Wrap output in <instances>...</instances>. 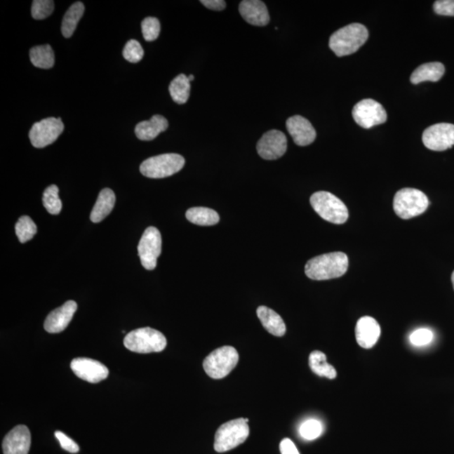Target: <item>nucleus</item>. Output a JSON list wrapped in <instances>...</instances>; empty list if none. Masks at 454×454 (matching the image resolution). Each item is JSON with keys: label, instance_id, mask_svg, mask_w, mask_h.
<instances>
[{"label": "nucleus", "instance_id": "24", "mask_svg": "<svg viewBox=\"0 0 454 454\" xmlns=\"http://www.w3.org/2000/svg\"><path fill=\"white\" fill-rule=\"evenodd\" d=\"M309 366L312 372L320 377H326L329 380L337 378L336 369L326 362V356L321 351H313L309 357Z\"/></svg>", "mask_w": 454, "mask_h": 454}, {"label": "nucleus", "instance_id": "22", "mask_svg": "<svg viewBox=\"0 0 454 454\" xmlns=\"http://www.w3.org/2000/svg\"><path fill=\"white\" fill-rule=\"evenodd\" d=\"M116 203V195L113 190L105 189L101 190L91 215L93 223H99L112 211Z\"/></svg>", "mask_w": 454, "mask_h": 454}, {"label": "nucleus", "instance_id": "20", "mask_svg": "<svg viewBox=\"0 0 454 454\" xmlns=\"http://www.w3.org/2000/svg\"><path fill=\"white\" fill-rule=\"evenodd\" d=\"M168 127V122L166 118L159 114H156L149 121L138 123L135 126V133L138 138L142 141H152L160 133L166 131Z\"/></svg>", "mask_w": 454, "mask_h": 454}, {"label": "nucleus", "instance_id": "27", "mask_svg": "<svg viewBox=\"0 0 454 454\" xmlns=\"http://www.w3.org/2000/svg\"><path fill=\"white\" fill-rule=\"evenodd\" d=\"M29 58L32 65L39 69H52L55 62V55L52 46L50 45H42L34 46L29 51Z\"/></svg>", "mask_w": 454, "mask_h": 454}, {"label": "nucleus", "instance_id": "18", "mask_svg": "<svg viewBox=\"0 0 454 454\" xmlns=\"http://www.w3.org/2000/svg\"><path fill=\"white\" fill-rule=\"evenodd\" d=\"M381 329L378 321L371 316L360 318L356 325V340L363 349H372L379 340Z\"/></svg>", "mask_w": 454, "mask_h": 454}, {"label": "nucleus", "instance_id": "28", "mask_svg": "<svg viewBox=\"0 0 454 454\" xmlns=\"http://www.w3.org/2000/svg\"><path fill=\"white\" fill-rule=\"evenodd\" d=\"M190 88L189 78L185 74H180L173 80L169 86V93L175 103L184 105L189 100Z\"/></svg>", "mask_w": 454, "mask_h": 454}, {"label": "nucleus", "instance_id": "5", "mask_svg": "<svg viewBox=\"0 0 454 454\" xmlns=\"http://www.w3.org/2000/svg\"><path fill=\"white\" fill-rule=\"evenodd\" d=\"M309 201L314 211L326 222L341 225L349 219V210L345 203L332 193L319 191L312 195Z\"/></svg>", "mask_w": 454, "mask_h": 454}, {"label": "nucleus", "instance_id": "14", "mask_svg": "<svg viewBox=\"0 0 454 454\" xmlns=\"http://www.w3.org/2000/svg\"><path fill=\"white\" fill-rule=\"evenodd\" d=\"M71 369L76 376L88 383L96 384L107 379L109 369L97 360L88 358L74 359L71 362Z\"/></svg>", "mask_w": 454, "mask_h": 454}, {"label": "nucleus", "instance_id": "17", "mask_svg": "<svg viewBox=\"0 0 454 454\" xmlns=\"http://www.w3.org/2000/svg\"><path fill=\"white\" fill-rule=\"evenodd\" d=\"M286 128L296 145L305 147L315 141L316 133L312 123L300 116L288 118Z\"/></svg>", "mask_w": 454, "mask_h": 454}, {"label": "nucleus", "instance_id": "32", "mask_svg": "<svg viewBox=\"0 0 454 454\" xmlns=\"http://www.w3.org/2000/svg\"><path fill=\"white\" fill-rule=\"evenodd\" d=\"M54 1L53 0H35L32 3V15L35 20H44L53 14Z\"/></svg>", "mask_w": 454, "mask_h": 454}, {"label": "nucleus", "instance_id": "26", "mask_svg": "<svg viewBox=\"0 0 454 454\" xmlns=\"http://www.w3.org/2000/svg\"><path fill=\"white\" fill-rule=\"evenodd\" d=\"M84 10L86 8L82 2H76L66 12L62 23L63 36L70 38L74 35L76 27H77L80 19L82 18Z\"/></svg>", "mask_w": 454, "mask_h": 454}, {"label": "nucleus", "instance_id": "19", "mask_svg": "<svg viewBox=\"0 0 454 454\" xmlns=\"http://www.w3.org/2000/svg\"><path fill=\"white\" fill-rule=\"evenodd\" d=\"M239 12L243 18L250 25L265 27L269 23L270 17L265 4L260 0H244L239 6Z\"/></svg>", "mask_w": 454, "mask_h": 454}, {"label": "nucleus", "instance_id": "8", "mask_svg": "<svg viewBox=\"0 0 454 454\" xmlns=\"http://www.w3.org/2000/svg\"><path fill=\"white\" fill-rule=\"evenodd\" d=\"M185 164V160L181 155L166 154L144 161L140 167V171L150 179H163L180 172Z\"/></svg>", "mask_w": 454, "mask_h": 454}, {"label": "nucleus", "instance_id": "40", "mask_svg": "<svg viewBox=\"0 0 454 454\" xmlns=\"http://www.w3.org/2000/svg\"><path fill=\"white\" fill-rule=\"evenodd\" d=\"M188 78L190 82L194 81V75H189Z\"/></svg>", "mask_w": 454, "mask_h": 454}, {"label": "nucleus", "instance_id": "34", "mask_svg": "<svg viewBox=\"0 0 454 454\" xmlns=\"http://www.w3.org/2000/svg\"><path fill=\"white\" fill-rule=\"evenodd\" d=\"M123 56L126 61L131 63H138L144 56V50L138 41L131 40L127 42L123 50Z\"/></svg>", "mask_w": 454, "mask_h": 454}, {"label": "nucleus", "instance_id": "33", "mask_svg": "<svg viewBox=\"0 0 454 454\" xmlns=\"http://www.w3.org/2000/svg\"><path fill=\"white\" fill-rule=\"evenodd\" d=\"M160 22L155 17H147L142 22V32L144 39L154 41L158 39L160 34Z\"/></svg>", "mask_w": 454, "mask_h": 454}, {"label": "nucleus", "instance_id": "1", "mask_svg": "<svg viewBox=\"0 0 454 454\" xmlns=\"http://www.w3.org/2000/svg\"><path fill=\"white\" fill-rule=\"evenodd\" d=\"M349 258L342 252L322 254L305 265V272L313 280H328L342 277L349 269Z\"/></svg>", "mask_w": 454, "mask_h": 454}, {"label": "nucleus", "instance_id": "11", "mask_svg": "<svg viewBox=\"0 0 454 454\" xmlns=\"http://www.w3.org/2000/svg\"><path fill=\"white\" fill-rule=\"evenodd\" d=\"M353 117L363 128L383 124L387 120V114L379 102L371 99L363 100L354 105Z\"/></svg>", "mask_w": 454, "mask_h": 454}, {"label": "nucleus", "instance_id": "35", "mask_svg": "<svg viewBox=\"0 0 454 454\" xmlns=\"http://www.w3.org/2000/svg\"><path fill=\"white\" fill-rule=\"evenodd\" d=\"M434 333L428 328H420L410 334V342L415 347H423L432 342Z\"/></svg>", "mask_w": 454, "mask_h": 454}, {"label": "nucleus", "instance_id": "41", "mask_svg": "<svg viewBox=\"0 0 454 454\" xmlns=\"http://www.w3.org/2000/svg\"><path fill=\"white\" fill-rule=\"evenodd\" d=\"M452 282H453V288H454V271H453V273L452 274Z\"/></svg>", "mask_w": 454, "mask_h": 454}, {"label": "nucleus", "instance_id": "36", "mask_svg": "<svg viewBox=\"0 0 454 454\" xmlns=\"http://www.w3.org/2000/svg\"><path fill=\"white\" fill-rule=\"evenodd\" d=\"M55 436H56L57 439L59 441V443H60L62 448L65 449V450L72 453H79V445L76 443L73 439H71L69 436H67L60 431L55 432Z\"/></svg>", "mask_w": 454, "mask_h": 454}, {"label": "nucleus", "instance_id": "39", "mask_svg": "<svg viewBox=\"0 0 454 454\" xmlns=\"http://www.w3.org/2000/svg\"><path fill=\"white\" fill-rule=\"evenodd\" d=\"M201 3L210 10L215 11H222L227 7V3L224 0H201Z\"/></svg>", "mask_w": 454, "mask_h": 454}, {"label": "nucleus", "instance_id": "15", "mask_svg": "<svg viewBox=\"0 0 454 454\" xmlns=\"http://www.w3.org/2000/svg\"><path fill=\"white\" fill-rule=\"evenodd\" d=\"M31 443V432L29 428L24 425L17 426L4 439V454H28Z\"/></svg>", "mask_w": 454, "mask_h": 454}, {"label": "nucleus", "instance_id": "37", "mask_svg": "<svg viewBox=\"0 0 454 454\" xmlns=\"http://www.w3.org/2000/svg\"><path fill=\"white\" fill-rule=\"evenodd\" d=\"M434 8L438 15L454 16V0H439L434 3Z\"/></svg>", "mask_w": 454, "mask_h": 454}, {"label": "nucleus", "instance_id": "7", "mask_svg": "<svg viewBox=\"0 0 454 454\" xmlns=\"http://www.w3.org/2000/svg\"><path fill=\"white\" fill-rule=\"evenodd\" d=\"M239 354L235 347L224 346L214 350L203 360V370L215 380L223 379L239 363Z\"/></svg>", "mask_w": 454, "mask_h": 454}, {"label": "nucleus", "instance_id": "23", "mask_svg": "<svg viewBox=\"0 0 454 454\" xmlns=\"http://www.w3.org/2000/svg\"><path fill=\"white\" fill-rule=\"evenodd\" d=\"M445 73V67L441 62H428L415 69L410 76V82L418 84L422 82H438Z\"/></svg>", "mask_w": 454, "mask_h": 454}, {"label": "nucleus", "instance_id": "2", "mask_svg": "<svg viewBox=\"0 0 454 454\" xmlns=\"http://www.w3.org/2000/svg\"><path fill=\"white\" fill-rule=\"evenodd\" d=\"M368 38V29L362 24L353 23L333 33L329 46L338 57H345L357 52Z\"/></svg>", "mask_w": 454, "mask_h": 454}, {"label": "nucleus", "instance_id": "3", "mask_svg": "<svg viewBox=\"0 0 454 454\" xmlns=\"http://www.w3.org/2000/svg\"><path fill=\"white\" fill-rule=\"evenodd\" d=\"M127 349L138 354L159 353L167 347V339L159 331L142 328L133 331L124 339Z\"/></svg>", "mask_w": 454, "mask_h": 454}, {"label": "nucleus", "instance_id": "16", "mask_svg": "<svg viewBox=\"0 0 454 454\" xmlns=\"http://www.w3.org/2000/svg\"><path fill=\"white\" fill-rule=\"evenodd\" d=\"M77 309L78 305L74 300L67 301L61 307L55 309L45 321L44 328L46 332L49 333H62L69 325Z\"/></svg>", "mask_w": 454, "mask_h": 454}, {"label": "nucleus", "instance_id": "9", "mask_svg": "<svg viewBox=\"0 0 454 454\" xmlns=\"http://www.w3.org/2000/svg\"><path fill=\"white\" fill-rule=\"evenodd\" d=\"M63 130L65 124L61 118L49 117L35 123L29 131V138L33 147L44 148L56 142Z\"/></svg>", "mask_w": 454, "mask_h": 454}, {"label": "nucleus", "instance_id": "12", "mask_svg": "<svg viewBox=\"0 0 454 454\" xmlns=\"http://www.w3.org/2000/svg\"><path fill=\"white\" fill-rule=\"evenodd\" d=\"M422 142L428 149L442 152L454 145V125L439 123L424 131Z\"/></svg>", "mask_w": 454, "mask_h": 454}, {"label": "nucleus", "instance_id": "25", "mask_svg": "<svg viewBox=\"0 0 454 454\" xmlns=\"http://www.w3.org/2000/svg\"><path fill=\"white\" fill-rule=\"evenodd\" d=\"M186 218L198 226H214L220 220V216L214 210L206 207H194L187 211Z\"/></svg>", "mask_w": 454, "mask_h": 454}, {"label": "nucleus", "instance_id": "29", "mask_svg": "<svg viewBox=\"0 0 454 454\" xmlns=\"http://www.w3.org/2000/svg\"><path fill=\"white\" fill-rule=\"evenodd\" d=\"M16 236L21 243H27L32 240L36 234L37 227L29 216H22L15 225Z\"/></svg>", "mask_w": 454, "mask_h": 454}, {"label": "nucleus", "instance_id": "13", "mask_svg": "<svg viewBox=\"0 0 454 454\" xmlns=\"http://www.w3.org/2000/svg\"><path fill=\"white\" fill-rule=\"evenodd\" d=\"M286 135L282 131H267L258 142V154L265 160H276L281 158L287 151Z\"/></svg>", "mask_w": 454, "mask_h": 454}, {"label": "nucleus", "instance_id": "6", "mask_svg": "<svg viewBox=\"0 0 454 454\" xmlns=\"http://www.w3.org/2000/svg\"><path fill=\"white\" fill-rule=\"evenodd\" d=\"M393 206L399 218L408 220L424 213L429 206V201L421 190L405 188L394 195Z\"/></svg>", "mask_w": 454, "mask_h": 454}, {"label": "nucleus", "instance_id": "38", "mask_svg": "<svg viewBox=\"0 0 454 454\" xmlns=\"http://www.w3.org/2000/svg\"><path fill=\"white\" fill-rule=\"evenodd\" d=\"M281 454H300L294 443L290 439H284L279 444Z\"/></svg>", "mask_w": 454, "mask_h": 454}, {"label": "nucleus", "instance_id": "10", "mask_svg": "<svg viewBox=\"0 0 454 454\" xmlns=\"http://www.w3.org/2000/svg\"><path fill=\"white\" fill-rule=\"evenodd\" d=\"M162 252V236L158 229L150 227L144 232L138 245L140 260L144 268L154 270Z\"/></svg>", "mask_w": 454, "mask_h": 454}, {"label": "nucleus", "instance_id": "31", "mask_svg": "<svg viewBox=\"0 0 454 454\" xmlns=\"http://www.w3.org/2000/svg\"><path fill=\"white\" fill-rule=\"evenodd\" d=\"M300 434L305 440H315L323 432V426L315 419H309L302 423L300 427Z\"/></svg>", "mask_w": 454, "mask_h": 454}, {"label": "nucleus", "instance_id": "30", "mask_svg": "<svg viewBox=\"0 0 454 454\" xmlns=\"http://www.w3.org/2000/svg\"><path fill=\"white\" fill-rule=\"evenodd\" d=\"M59 189L57 185H50L44 194V205L48 213L58 215L62 211V201L59 198Z\"/></svg>", "mask_w": 454, "mask_h": 454}, {"label": "nucleus", "instance_id": "4", "mask_svg": "<svg viewBox=\"0 0 454 454\" xmlns=\"http://www.w3.org/2000/svg\"><path fill=\"white\" fill-rule=\"evenodd\" d=\"M248 422V418H239L222 424L215 432V450L225 453L243 443L249 436Z\"/></svg>", "mask_w": 454, "mask_h": 454}, {"label": "nucleus", "instance_id": "21", "mask_svg": "<svg viewBox=\"0 0 454 454\" xmlns=\"http://www.w3.org/2000/svg\"><path fill=\"white\" fill-rule=\"evenodd\" d=\"M257 315L265 330L275 337H283L286 333V326L277 312L267 307H260Z\"/></svg>", "mask_w": 454, "mask_h": 454}]
</instances>
